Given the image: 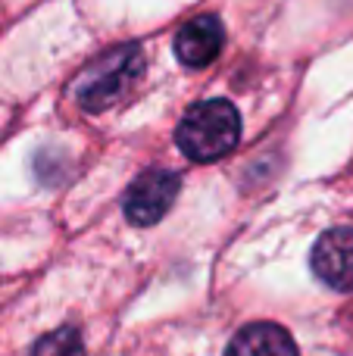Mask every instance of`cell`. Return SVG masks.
I'll return each instance as SVG.
<instances>
[{
	"instance_id": "6da1fadb",
	"label": "cell",
	"mask_w": 353,
	"mask_h": 356,
	"mask_svg": "<svg viewBox=\"0 0 353 356\" xmlns=\"http://www.w3.org/2000/svg\"><path fill=\"white\" fill-rule=\"evenodd\" d=\"M241 138V116L229 100H206L185 113L175 129V144L194 163H213L231 154Z\"/></svg>"
},
{
	"instance_id": "52a82bcc",
	"label": "cell",
	"mask_w": 353,
	"mask_h": 356,
	"mask_svg": "<svg viewBox=\"0 0 353 356\" xmlns=\"http://www.w3.org/2000/svg\"><path fill=\"white\" fill-rule=\"evenodd\" d=\"M31 356H85V341H81V332L72 325H63L56 332L44 334L35 344Z\"/></svg>"
},
{
	"instance_id": "5b68a950",
	"label": "cell",
	"mask_w": 353,
	"mask_h": 356,
	"mask_svg": "<svg viewBox=\"0 0 353 356\" xmlns=\"http://www.w3.org/2000/svg\"><path fill=\"white\" fill-rule=\"evenodd\" d=\"M222 44H225L222 22L216 16H197L179 29V35H175V54H179V60L185 66L200 69L216 60Z\"/></svg>"
},
{
	"instance_id": "3957f363",
	"label": "cell",
	"mask_w": 353,
	"mask_h": 356,
	"mask_svg": "<svg viewBox=\"0 0 353 356\" xmlns=\"http://www.w3.org/2000/svg\"><path fill=\"white\" fill-rule=\"evenodd\" d=\"M179 188H181L179 175L169 172V169L141 172L129 184V191L122 197V209L129 216V222H135V225H154V222H160L172 209Z\"/></svg>"
},
{
	"instance_id": "277c9868",
	"label": "cell",
	"mask_w": 353,
	"mask_h": 356,
	"mask_svg": "<svg viewBox=\"0 0 353 356\" xmlns=\"http://www.w3.org/2000/svg\"><path fill=\"white\" fill-rule=\"evenodd\" d=\"M313 272L331 291H353V228H331L313 247Z\"/></svg>"
},
{
	"instance_id": "7a4b0ae2",
	"label": "cell",
	"mask_w": 353,
	"mask_h": 356,
	"mask_svg": "<svg viewBox=\"0 0 353 356\" xmlns=\"http://www.w3.org/2000/svg\"><path fill=\"white\" fill-rule=\"evenodd\" d=\"M141 50L138 47H116L106 56L94 60L85 72L75 81V100L85 106L88 113H100L110 110L125 91L129 85L138 79L141 72Z\"/></svg>"
},
{
	"instance_id": "8992f818",
	"label": "cell",
	"mask_w": 353,
	"mask_h": 356,
	"mask_svg": "<svg viewBox=\"0 0 353 356\" xmlns=\"http://www.w3.org/2000/svg\"><path fill=\"white\" fill-rule=\"evenodd\" d=\"M225 356H300V350L288 328L275 322H254L231 338Z\"/></svg>"
}]
</instances>
